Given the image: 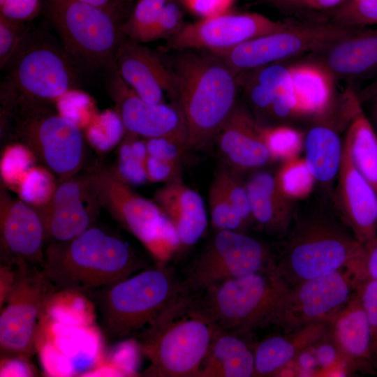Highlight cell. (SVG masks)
<instances>
[{
  "label": "cell",
  "instance_id": "1",
  "mask_svg": "<svg viewBox=\"0 0 377 377\" xmlns=\"http://www.w3.org/2000/svg\"><path fill=\"white\" fill-rule=\"evenodd\" d=\"M175 53L169 65L175 101L186 124L188 148L203 147L214 140L237 103L239 73L210 50Z\"/></svg>",
  "mask_w": 377,
  "mask_h": 377
},
{
  "label": "cell",
  "instance_id": "2",
  "mask_svg": "<svg viewBox=\"0 0 377 377\" xmlns=\"http://www.w3.org/2000/svg\"><path fill=\"white\" fill-rule=\"evenodd\" d=\"M146 266L123 239L91 226L71 240L51 241L44 251L42 269L57 291L87 295Z\"/></svg>",
  "mask_w": 377,
  "mask_h": 377
},
{
  "label": "cell",
  "instance_id": "3",
  "mask_svg": "<svg viewBox=\"0 0 377 377\" xmlns=\"http://www.w3.org/2000/svg\"><path fill=\"white\" fill-rule=\"evenodd\" d=\"M217 325L186 288L137 336L152 377H198Z\"/></svg>",
  "mask_w": 377,
  "mask_h": 377
},
{
  "label": "cell",
  "instance_id": "4",
  "mask_svg": "<svg viewBox=\"0 0 377 377\" xmlns=\"http://www.w3.org/2000/svg\"><path fill=\"white\" fill-rule=\"evenodd\" d=\"M284 236L275 271L289 286L353 264L362 247L341 219L325 214L295 216Z\"/></svg>",
  "mask_w": 377,
  "mask_h": 377
},
{
  "label": "cell",
  "instance_id": "5",
  "mask_svg": "<svg viewBox=\"0 0 377 377\" xmlns=\"http://www.w3.org/2000/svg\"><path fill=\"white\" fill-rule=\"evenodd\" d=\"M184 288L170 268L158 263L87 295L97 307L105 334L117 341L147 327Z\"/></svg>",
  "mask_w": 377,
  "mask_h": 377
},
{
  "label": "cell",
  "instance_id": "6",
  "mask_svg": "<svg viewBox=\"0 0 377 377\" xmlns=\"http://www.w3.org/2000/svg\"><path fill=\"white\" fill-rule=\"evenodd\" d=\"M121 0L112 8H102L79 0H44L45 13L64 48L84 66L117 68L116 54L124 34L120 27L124 10Z\"/></svg>",
  "mask_w": 377,
  "mask_h": 377
},
{
  "label": "cell",
  "instance_id": "7",
  "mask_svg": "<svg viewBox=\"0 0 377 377\" xmlns=\"http://www.w3.org/2000/svg\"><path fill=\"white\" fill-rule=\"evenodd\" d=\"M50 102L15 94L7 120L26 148L61 180L74 176L84 158V142L78 124L56 113Z\"/></svg>",
  "mask_w": 377,
  "mask_h": 377
},
{
  "label": "cell",
  "instance_id": "8",
  "mask_svg": "<svg viewBox=\"0 0 377 377\" xmlns=\"http://www.w3.org/2000/svg\"><path fill=\"white\" fill-rule=\"evenodd\" d=\"M84 66L50 34L30 28L6 68V82L20 97L59 101L80 84Z\"/></svg>",
  "mask_w": 377,
  "mask_h": 377
},
{
  "label": "cell",
  "instance_id": "9",
  "mask_svg": "<svg viewBox=\"0 0 377 377\" xmlns=\"http://www.w3.org/2000/svg\"><path fill=\"white\" fill-rule=\"evenodd\" d=\"M288 288L275 270L264 271L217 283L197 300L219 328L245 334L263 330Z\"/></svg>",
  "mask_w": 377,
  "mask_h": 377
},
{
  "label": "cell",
  "instance_id": "10",
  "mask_svg": "<svg viewBox=\"0 0 377 377\" xmlns=\"http://www.w3.org/2000/svg\"><path fill=\"white\" fill-rule=\"evenodd\" d=\"M362 281L355 261L332 274L289 286L263 330L287 332L316 323L330 322L355 295Z\"/></svg>",
  "mask_w": 377,
  "mask_h": 377
},
{
  "label": "cell",
  "instance_id": "11",
  "mask_svg": "<svg viewBox=\"0 0 377 377\" xmlns=\"http://www.w3.org/2000/svg\"><path fill=\"white\" fill-rule=\"evenodd\" d=\"M57 291L42 267L15 266V279L0 316L1 357H31L36 350L40 318Z\"/></svg>",
  "mask_w": 377,
  "mask_h": 377
},
{
  "label": "cell",
  "instance_id": "12",
  "mask_svg": "<svg viewBox=\"0 0 377 377\" xmlns=\"http://www.w3.org/2000/svg\"><path fill=\"white\" fill-rule=\"evenodd\" d=\"M269 270H275V253L267 245L245 232L215 231L186 267L183 282L195 294L230 279Z\"/></svg>",
  "mask_w": 377,
  "mask_h": 377
},
{
  "label": "cell",
  "instance_id": "13",
  "mask_svg": "<svg viewBox=\"0 0 377 377\" xmlns=\"http://www.w3.org/2000/svg\"><path fill=\"white\" fill-rule=\"evenodd\" d=\"M363 28L331 22L292 23L283 30L254 38L229 49L212 52L240 73L306 52L325 50Z\"/></svg>",
  "mask_w": 377,
  "mask_h": 377
},
{
  "label": "cell",
  "instance_id": "14",
  "mask_svg": "<svg viewBox=\"0 0 377 377\" xmlns=\"http://www.w3.org/2000/svg\"><path fill=\"white\" fill-rule=\"evenodd\" d=\"M291 24L274 21L256 13L229 11L185 24L178 33L166 40L161 50L176 52L229 49L254 38L283 30Z\"/></svg>",
  "mask_w": 377,
  "mask_h": 377
},
{
  "label": "cell",
  "instance_id": "15",
  "mask_svg": "<svg viewBox=\"0 0 377 377\" xmlns=\"http://www.w3.org/2000/svg\"><path fill=\"white\" fill-rule=\"evenodd\" d=\"M101 205L95 172L62 179L50 201L36 209L43 219L47 239L66 242L91 226Z\"/></svg>",
  "mask_w": 377,
  "mask_h": 377
},
{
  "label": "cell",
  "instance_id": "16",
  "mask_svg": "<svg viewBox=\"0 0 377 377\" xmlns=\"http://www.w3.org/2000/svg\"><path fill=\"white\" fill-rule=\"evenodd\" d=\"M96 175L101 205L151 253L167 217L154 200L135 193L114 171L103 170Z\"/></svg>",
  "mask_w": 377,
  "mask_h": 377
},
{
  "label": "cell",
  "instance_id": "17",
  "mask_svg": "<svg viewBox=\"0 0 377 377\" xmlns=\"http://www.w3.org/2000/svg\"><path fill=\"white\" fill-rule=\"evenodd\" d=\"M109 73L108 90L126 132L146 139L172 138L188 146L186 121L177 105L148 103L124 82L117 68Z\"/></svg>",
  "mask_w": 377,
  "mask_h": 377
},
{
  "label": "cell",
  "instance_id": "18",
  "mask_svg": "<svg viewBox=\"0 0 377 377\" xmlns=\"http://www.w3.org/2000/svg\"><path fill=\"white\" fill-rule=\"evenodd\" d=\"M0 228L6 265L42 267L47 237L43 219L36 207L1 191Z\"/></svg>",
  "mask_w": 377,
  "mask_h": 377
},
{
  "label": "cell",
  "instance_id": "19",
  "mask_svg": "<svg viewBox=\"0 0 377 377\" xmlns=\"http://www.w3.org/2000/svg\"><path fill=\"white\" fill-rule=\"evenodd\" d=\"M116 65L124 82L145 101L164 103V92L175 101L172 70L158 52L124 35L117 51Z\"/></svg>",
  "mask_w": 377,
  "mask_h": 377
},
{
  "label": "cell",
  "instance_id": "20",
  "mask_svg": "<svg viewBox=\"0 0 377 377\" xmlns=\"http://www.w3.org/2000/svg\"><path fill=\"white\" fill-rule=\"evenodd\" d=\"M337 203L340 219L362 244L377 236V193L354 165L343 142L338 174Z\"/></svg>",
  "mask_w": 377,
  "mask_h": 377
},
{
  "label": "cell",
  "instance_id": "21",
  "mask_svg": "<svg viewBox=\"0 0 377 377\" xmlns=\"http://www.w3.org/2000/svg\"><path fill=\"white\" fill-rule=\"evenodd\" d=\"M250 112L237 103L215 135L225 165L237 172L254 170L273 161Z\"/></svg>",
  "mask_w": 377,
  "mask_h": 377
},
{
  "label": "cell",
  "instance_id": "22",
  "mask_svg": "<svg viewBox=\"0 0 377 377\" xmlns=\"http://www.w3.org/2000/svg\"><path fill=\"white\" fill-rule=\"evenodd\" d=\"M154 201L175 228L180 250L195 245L203 236L208 223L203 199L179 177L157 190Z\"/></svg>",
  "mask_w": 377,
  "mask_h": 377
},
{
  "label": "cell",
  "instance_id": "23",
  "mask_svg": "<svg viewBox=\"0 0 377 377\" xmlns=\"http://www.w3.org/2000/svg\"><path fill=\"white\" fill-rule=\"evenodd\" d=\"M330 333L351 374L374 367L370 326L358 291L331 320Z\"/></svg>",
  "mask_w": 377,
  "mask_h": 377
},
{
  "label": "cell",
  "instance_id": "24",
  "mask_svg": "<svg viewBox=\"0 0 377 377\" xmlns=\"http://www.w3.org/2000/svg\"><path fill=\"white\" fill-rule=\"evenodd\" d=\"M330 330V322H319L265 337L253 346L254 376H277L302 351L313 346Z\"/></svg>",
  "mask_w": 377,
  "mask_h": 377
},
{
  "label": "cell",
  "instance_id": "25",
  "mask_svg": "<svg viewBox=\"0 0 377 377\" xmlns=\"http://www.w3.org/2000/svg\"><path fill=\"white\" fill-rule=\"evenodd\" d=\"M341 103L347 123L343 143L355 168L377 193V131L352 86L343 93Z\"/></svg>",
  "mask_w": 377,
  "mask_h": 377
},
{
  "label": "cell",
  "instance_id": "26",
  "mask_svg": "<svg viewBox=\"0 0 377 377\" xmlns=\"http://www.w3.org/2000/svg\"><path fill=\"white\" fill-rule=\"evenodd\" d=\"M245 184L253 225L267 234L284 236L295 214L292 200L280 190L275 175L257 172Z\"/></svg>",
  "mask_w": 377,
  "mask_h": 377
},
{
  "label": "cell",
  "instance_id": "27",
  "mask_svg": "<svg viewBox=\"0 0 377 377\" xmlns=\"http://www.w3.org/2000/svg\"><path fill=\"white\" fill-rule=\"evenodd\" d=\"M324 66L334 78L368 77L377 73V27H364L323 50Z\"/></svg>",
  "mask_w": 377,
  "mask_h": 377
},
{
  "label": "cell",
  "instance_id": "28",
  "mask_svg": "<svg viewBox=\"0 0 377 377\" xmlns=\"http://www.w3.org/2000/svg\"><path fill=\"white\" fill-rule=\"evenodd\" d=\"M243 334L217 328L198 377H252L253 346Z\"/></svg>",
  "mask_w": 377,
  "mask_h": 377
},
{
  "label": "cell",
  "instance_id": "29",
  "mask_svg": "<svg viewBox=\"0 0 377 377\" xmlns=\"http://www.w3.org/2000/svg\"><path fill=\"white\" fill-rule=\"evenodd\" d=\"M292 88L302 115L320 116L331 108L334 78L322 64H299L289 66Z\"/></svg>",
  "mask_w": 377,
  "mask_h": 377
},
{
  "label": "cell",
  "instance_id": "30",
  "mask_svg": "<svg viewBox=\"0 0 377 377\" xmlns=\"http://www.w3.org/2000/svg\"><path fill=\"white\" fill-rule=\"evenodd\" d=\"M303 150L316 181L327 184L338 176L343 143L334 130L323 125L311 128L304 137Z\"/></svg>",
  "mask_w": 377,
  "mask_h": 377
},
{
  "label": "cell",
  "instance_id": "31",
  "mask_svg": "<svg viewBox=\"0 0 377 377\" xmlns=\"http://www.w3.org/2000/svg\"><path fill=\"white\" fill-rule=\"evenodd\" d=\"M127 132L121 142L117 165L114 171L117 176L128 185H139L147 180L145 162L148 156L145 140Z\"/></svg>",
  "mask_w": 377,
  "mask_h": 377
},
{
  "label": "cell",
  "instance_id": "32",
  "mask_svg": "<svg viewBox=\"0 0 377 377\" xmlns=\"http://www.w3.org/2000/svg\"><path fill=\"white\" fill-rule=\"evenodd\" d=\"M168 0H136L121 25L123 34L138 43L151 42L161 11Z\"/></svg>",
  "mask_w": 377,
  "mask_h": 377
},
{
  "label": "cell",
  "instance_id": "33",
  "mask_svg": "<svg viewBox=\"0 0 377 377\" xmlns=\"http://www.w3.org/2000/svg\"><path fill=\"white\" fill-rule=\"evenodd\" d=\"M275 178L280 190L292 201L308 197L316 182L304 158L299 156L283 161Z\"/></svg>",
  "mask_w": 377,
  "mask_h": 377
},
{
  "label": "cell",
  "instance_id": "34",
  "mask_svg": "<svg viewBox=\"0 0 377 377\" xmlns=\"http://www.w3.org/2000/svg\"><path fill=\"white\" fill-rule=\"evenodd\" d=\"M260 135L272 158L286 161L299 156L304 149L302 132L287 126H258Z\"/></svg>",
  "mask_w": 377,
  "mask_h": 377
},
{
  "label": "cell",
  "instance_id": "35",
  "mask_svg": "<svg viewBox=\"0 0 377 377\" xmlns=\"http://www.w3.org/2000/svg\"><path fill=\"white\" fill-rule=\"evenodd\" d=\"M208 201L211 223L215 231L245 232L249 226L213 179L209 190Z\"/></svg>",
  "mask_w": 377,
  "mask_h": 377
},
{
  "label": "cell",
  "instance_id": "36",
  "mask_svg": "<svg viewBox=\"0 0 377 377\" xmlns=\"http://www.w3.org/2000/svg\"><path fill=\"white\" fill-rule=\"evenodd\" d=\"M238 173L226 165L216 172L214 180L220 186L227 198L250 226L253 225L249 197L246 184L238 177Z\"/></svg>",
  "mask_w": 377,
  "mask_h": 377
},
{
  "label": "cell",
  "instance_id": "37",
  "mask_svg": "<svg viewBox=\"0 0 377 377\" xmlns=\"http://www.w3.org/2000/svg\"><path fill=\"white\" fill-rule=\"evenodd\" d=\"M126 131L117 112H106L89 128L87 138L97 149L107 151L119 143Z\"/></svg>",
  "mask_w": 377,
  "mask_h": 377
},
{
  "label": "cell",
  "instance_id": "38",
  "mask_svg": "<svg viewBox=\"0 0 377 377\" xmlns=\"http://www.w3.org/2000/svg\"><path fill=\"white\" fill-rule=\"evenodd\" d=\"M329 22L361 27L377 24V0H348L332 12Z\"/></svg>",
  "mask_w": 377,
  "mask_h": 377
},
{
  "label": "cell",
  "instance_id": "39",
  "mask_svg": "<svg viewBox=\"0 0 377 377\" xmlns=\"http://www.w3.org/2000/svg\"><path fill=\"white\" fill-rule=\"evenodd\" d=\"M50 175L41 169L31 168L20 181L21 197L29 204L45 206L51 199L57 186Z\"/></svg>",
  "mask_w": 377,
  "mask_h": 377
},
{
  "label": "cell",
  "instance_id": "40",
  "mask_svg": "<svg viewBox=\"0 0 377 377\" xmlns=\"http://www.w3.org/2000/svg\"><path fill=\"white\" fill-rule=\"evenodd\" d=\"M30 27L25 22L0 15V68L4 70L20 47Z\"/></svg>",
  "mask_w": 377,
  "mask_h": 377
},
{
  "label": "cell",
  "instance_id": "41",
  "mask_svg": "<svg viewBox=\"0 0 377 377\" xmlns=\"http://www.w3.org/2000/svg\"><path fill=\"white\" fill-rule=\"evenodd\" d=\"M357 291L369 323L374 366L377 369V279L362 281Z\"/></svg>",
  "mask_w": 377,
  "mask_h": 377
},
{
  "label": "cell",
  "instance_id": "42",
  "mask_svg": "<svg viewBox=\"0 0 377 377\" xmlns=\"http://www.w3.org/2000/svg\"><path fill=\"white\" fill-rule=\"evenodd\" d=\"M182 8L177 0H168L163 7L151 35V41L168 40L184 26Z\"/></svg>",
  "mask_w": 377,
  "mask_h": 377
},
{
  "label": "cell",
  "instance_id": "43",
  "mask_svg": "<svg viewBox=\"0 0 377 377\" xmlns=\"http://www.w3.org/2000/svg\"><path fill=\"white\" fill-rule=\"evenodd\" d=\"M145 142L148 155L178 164L188 149L186 143L169 137L149 138Z\"/></svg>",
  "mask_w": 377,
  "mask_h": 377
},
{
  "label": "cell",
  "instance_id": "44",
  "mask_svg": "<svg viewBox=\"0 0 377 377\" xmlns=\"http://www.w3.org/2000/svg\"><path fill=\"white\" fill-rule=\"evenodd\" d=\"M40 4V0H0V15L26 22L37 14Z\"/></svg>",
  "mask_w": 377,
  "mask_h": 377
},
{
  "label": "cell",
  "instance_id": "45",
  "mask_svg": "<svg viewBox=\"0 0 377 377\" xmlns=\"http://www.w3.org/2000/svg\"><path fill=\"white\" fill-rule=\"evenodd\" d=\"M312 349L318 365L316 376H322L326 371L341 362H344L330 333L312 346Z\"/></svg>",
  "mask_w": 377,
  "mask_h": 377
},
{
  "label": "cell",
  "instance_id": "46",
  "mask_svg": "<svg viewBox=\"0 0 377 377\" xmlns=\"http://www.w3.org/2000/svg\"><path fill=\"white\" fill-rule=\"evenodd\" d=\"M179 164L147 156L145 162V170L147 180L151 182L166 183L179 177Z\"/></svg>",
  "mask_w": 377,
  "mask_h": 377
},
{
  "label": "cell",
  "instance_id": "47",
  "mask_svg": "<svg viewBox=\"0 0 377 377\" xmlns=\"http://www.w3.org/2000/svg\"><path fill=\"white\" fill-rule=\"evenodd\" d=\"M194 15L211 17L230 11L235 0H179Z\"/></svg>",
  "mask_w": 377,
  "mask_h": 377
},
{
  "label": "cell",
  "instance_id": "48",
  "mask_svg": "<svg viewBox=\"0 0 377 377\" xmlns=\"http://www.w3.org/2000/svg\"><path fill=\"white\" fill-rule=\"evenodd\" d=\"M267 113L276 118L302 116L293 88L282 92L274 100Z\"/></svg>",
  "mask_w": 377,
  "mask_h": 377
},
{
  "label": "cell",
  "instance_id": "49",
  "mask_svg": "<svg viewBox=\"0 0 377 377\" xmlns=\"http://www.w3.org/2000/svg\"><path fill=\"white\" fill-rule=\"evenodd\" d=\"M358 264L365 279H377V236L367 244H362Z\"/></svg>",
  "mask_w": 377,
  "mask_h": 377
},
{
  "label": "cell",
  "instance_id": "50",
  "mask_svg": "<svg viewBox=\"0 0 377 377\" xmlns=\"http://www.w3.org/2000/svg\"><path fill=\"white\" fill-rule=\"evenodd\" d=\"M27 359L12 357H2L1 376H34L33 371L25 364Z\"/></svg>",
  "mask_w": 377,
  "mask_h": 377
},
{
  "label": "cell",
  "instance_id": "51",
  "mask_svg": "<svg viewBox=\"0 0 377 377\" xmlns=\"http://www.w3.org/2000/svg\"><path fill=\"white\" fill-rule=\"evenodd\" d=\"M357 94L361 103L369 105V119L377 131V78Z\"/></svg>",
  "mask_w": 377,
  "mask_h": 377
},
{
  "label": "cell",
  "instance_id": "52",
  "mask_svg": "<svg viewBox=\"0 0 377 377\" xmlns=\"http://www.w3.org/2000/svg\"><path fill=\"white\" fill-rule=\"evenodd\" d=\"M346 0H286L284 2L313 9H326L335 7Z\"/></svg>",
  "mask_w": 377,
  "mask_h": 377
},
{
  "label": "cell",
  "instance_id": "53",
  "mask_svg": "<svg viewBox=\"0 0 377 377\" xmlns=\"http://www.w3.org/2000/svg\"><path fill=\"white\" fill-rule=\"evenodd\" d=\"M94 6L102 8H112L117 5L120 0H79Z\"/></svg>",
  "mask_w": 377,
  "mask_h": 377
},
{
  "label": "cell",
  "instance_id": "54",
  "mask_svg": "<svg viewBox=\"0 0 377 377\" xmlns=\"http://www.w3.org/2000/svg\"><path fill=\"white\" fill-rule=\"evenodd\" d=\"M127 1H128V2H130V3H131V2L134 1H136V0H127Z\"/></svg>",
  "mask_w": 377,
  "mask_h": 377
},
{
  "label": "cell",
  "instance_id": "55",
  "mask_svg": "<svg viewBox=\"0 0 377 377\" xmlns=\"http://www.w3.org/2000/svg\"><path fill=\"white\" fill-rule=\"evenodd\" d=\"M277 1H281L284 2L286 0H277Z\"/></svg>",
  "mask_w": 377,
  "mask_h": 377
}]
</instances>
